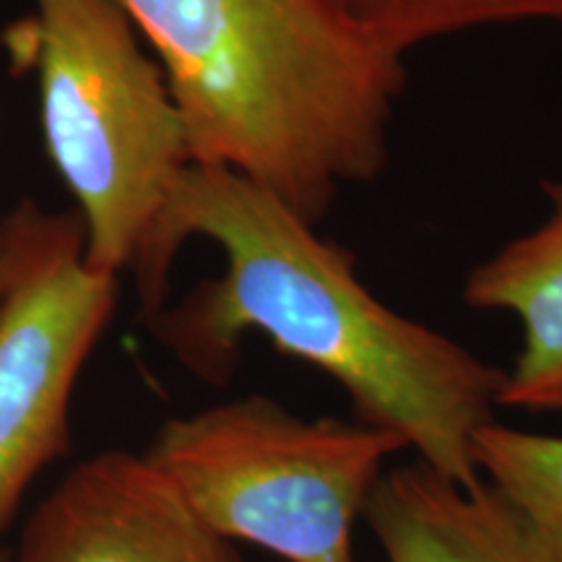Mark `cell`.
<instances>
[{
	"instance_id": "obj_1",
	"label": "cell",
	"mask_w": 562,
	"mask_h": 562,
	"mask_svg": "<svg viewBox=\"0 0 562 562\" xmlns=\"http://www.w3.org/2000/svg\"><path fill=\"white\" fill-rule=\"evenodd\" d=\"M131 271L151 331L195 378L224 385L245 336L261 334L334 378L357 422L463 487L482 482L474 438L497 419L505 370L378 300L351 252L277 193L191 165Z\"/></svg>"
},
{
	"instance_id": "obj_2",
	"label": "cell",
	"mask_w": 562,
	"mask_h": 562,
	"mask_svg": "<svg viewBox=\"0 0 562 562\" xmlns=\"http://www.w3.org/2000/svg\"><path fill=\"white\" fill-rule=\"evenodd\" d=\"M159 55L193 165L277 193L313 227L391 161L406 55L336 0H117Z\"/></svg>"
},
{
	"instance_id": "obj_3",
	"label": "cell",
	"mask_w": 562,
	"mask_h": 562,
	"mask_svg": "<svg viewBox=\"0 0 562 562\" xmlns=\"http://www.w3.org/2000/svg\"><path fill=\"white\" fill-rule=\"evenodd\" d=\"M3 42L37 79L42 136L79 203L87 266L117 279L193 165L165 74L117 0H32Z\"/></svg>"
},
{
	"instance_id": "obj_4",
	"label": "cell",
	"mask_w": 562,
	"mask_h": 562,
	"mask_svg": "<svg viewBox=\"0 0 562 562\" xmlns=\"http://www.w3.org/2000/svg\"><path fill=\"white\" fill-rule=\"evenodd\" d=\"M409 451L381 427L302 419L269 396H245L167 419L144 456L201 524L286 562H357L355 524Z\"/></svg>"
},
{
	"instance_id": "obj_5",
	"label": "cell",
	"mask_w": 562,
	"mask_h": 562,
	"mask_svg": "<svg viewBox=\"0 0 562 562\" xmlns=\"http://www.w3.org/2000/svg\"><path fill=\"white\" fill-rule=\"evenodd\" d=\"M9 277L0 300V537L32 482L70 446V398L108 328L117 279L87 266L79 214L24 201L0 220Z\"/></svg>"
},
{
	"instance_id": "obj_6",
	"label": "cell",
	"mask_w": 562,
	"mask_h": 562,
	"mask_svg": "<svg viewBox=\"0 0 562 562\" xmlns=\"http://www.w3.org/2000/svg\"><path fill=\"white\" fill-rule=\"evenodd\" d=\"M11 562H243L144 453L100 451L42 501Z\"/></svg>"
},
{
	"instance_id": "obj_7",
	"label": "cell",
	"mask_w": 562,
	"mask_h": 562,
	"mask_svg": "<svg viewBox=\"0 0 562 562\" xmlns=\"http://www.w3.org/2000/svg\"><path fill=\"white\" fill-rule=\"evenodd\" d=\"M362 518L389 562H562V529L490 482L463 487L422 461L385 469Z\"/></svg>"
},
{
	"instance_id": "obj_8",
	"label": "cell",
	"mask_w": 562,
	"mask_h": 562,
	"mask_svg": "<svg viewBox=\"0 0 562 562\" xmlns=\"http://www.w3.org/2000/svg\"><path fill=\"white\" fill-rule=\"evenodd\" d=\"M539 188L550 203L547 220L476 263L463 279V302L521 323L501 406L562 414V180Z\"/></svg>"
},
{
	"instance_id": "obj_9",
	"label": "cell",
	"mask_w": 562,
	"mask_h": 562,
	"mask_svg": "<svg viewBox=\"0 0 562 562\" xmlns=\"http://www.w3.org/2000/svg\"><path fill=\"white\" fill-rule=\"evenodd\" d=\"M385 45L409 55L427 42L484 26L552 21L562 24V0H336Z\"/></svg>"
},
{
	"instance_id": "obj_10",
	"label": "cell",
	"mask_w": 562,
	"mask_h": 562,
	"mask_svg": "<svg viewBox=\"0 0 562 562\" xmlns=\"http://www.w3.org/2000/svg\"><path fill=\"white\" fill-rule=\"evenodd\" d=\"M484 482L539 524L562 529V438L490 422L474 438Z\"/></svg>"
},
{
	"instance_id": "obj_11",
	"label": "cell",
	"mask_w": 562,
	"mask_h": 562,
	"mask_svg": "<svg viewBox=\"0 0 562 562\" xmlns=\"http://www.w3.org/2000/svg\"><path fill=\"white\" fill-rule=\"evenodd\" d=\"M5 277H9V243H5L3 224H0V300L5 292Z\"/></svg>"
},
{
	"instance_id": "obj_12",
	"label": "cell",
	"mask_w": 562,
	"mask_h": 562,
	"mask_svg": "<svg viewBox=\"0 0 562 562\" xmlns=\"http://www.w3.org/2000/svg\"><path fill=\"white\" fill-rule=\"evenodd\" d=\"M0 562H11V554L9 552H0Z\"/></svg>"
}]
</instances>
